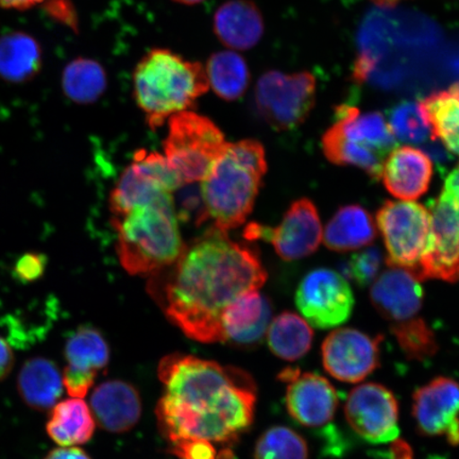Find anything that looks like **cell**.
<instances>
[{
    "mask_svg": "<svg viewBox=\"0 0 459 459\" xmlns=\"http://www.w3.org/2000/svg\"><path fill=\"white\" fill-rule=\"evenodd\" d=\"M267 171L265 149L255 140L228 143L201 180L206 218L222 231L238 228L251 214Z\"/></svg>",
    "mask_w": 459,
    "mask_h": 459,
    "instance_id": "cell-3",
    "label": "cell"
},
{
    "mask_svg": "<svg viewBox=\"0 0 459 459\" xmlns=\"http://www.w3.org/2000/svg\"><path fill=\"white\" fill-rule=\"evenodd\" d=\"M344 417L355 434L373 445L399 439V404L392 390L377 383L359 384L344 404Z\"/></svg>",
    "mask_w": 459,
    "mask_h": 459,
    "instance_id": "cell-12",
    "label": "cell"
},
{
    "mask_svg": "<svg viewBox=\"0 0 459 459\" xmlns=\"http://www.w3.org/2000/svg\"><path fill=\"white\" fill-rule=\"evenodd\" d=\"M307 440L283 426L268 429L257 439L254 459H308Z\"/></svg>",
    "mask_w": 459,
    "mask_h": 459,
    "instance_id": "cell-32",
    "label": "cell"
},
{
    "mask_svg": "<svg viewBox=\"0 0 459 459\" xmlns=\"http://www.w3.org/2000/svg\"><path fill=\"white\" fill-rule=\"evenodd\" d=\"M108 78L99 62L78 57L62 74V89L68 100L82 105L93 103L105 93Z\"/></svg>",
    "mask_w": 459,
    "mask_h": 459,
    "instance_id": "cell-31",
    "label": "cell"
},
{
    "mask_svg": "<svg viewBox=\"0 0 459 459\" xmlns=\"http://www.w3.org/2000/svg\"><path fill=\"white\" fill-rule=\"evenodd\" d=\"M441 195L459 205V164L447 175Z\"/></svg>",
    "mask_w": 459,
    "mask_h": 459,
    "instance_id": "cell-39",
    "label": "cell"
},
{
    "mask_svg": "<svg viewBox=\"0 0 459 459\" xmlns=\"http://www.w3.org/2000/svg\"><path fill=\"white\" fill-rule=\"evenodd\" d=\"M210 84L203 63L189 61L171 50L156 48L137 63L134 96L152 130L186 111H191Z\"/></svg>",
    "mask_w": 459,
    "mask_h": 459,
    "instance_id": "cell-4",
    "label": "cell"
},
{
    "mask_svg": "<svg viewBox=\"0 0 459 459\" xmlns=\"http://www.w3.org/2000/svg\"><path fill=\"white\" fill-rule=\"evenodd\" d=\"M433 171L432 160L426 152L402 146L394 148L384 160L380 179L394 197L415 201L428 192Z\"/></svg>",
    "mask_w": 459,
    "mask_h": 459,
    "instance_id": "cell-21",
    "label": "cell"
},
{
    "mask_svg": "<svg viewBox=\"0 0 459 459\" xmlns=\"http://www.w3.org/2000/svg\"><path fill=\"white\" fill-rule=\"evenodd\" d=\"M182 186L179 178L162 154L137 152L111 193L113 217L124 216L136 206L174 196L177 189Z\"/></svg>",
    "mask_w": 459,
    "mask_h": 459,
    "instance_id": "cell-10",
    "label": "cell"
},
{
    "mask_svg": "<svg viewBox=\"0 0 459 459\" xmlns=\"http://www.w3.org/2000/svg\"><path fill=\"white\" fill-rule=\"evenodd\" d=\"M388 125L395 140L411 145L435 141L419 103L404 102L395 107L390 113Z\"/></svg>",
    "mask_w": 459,
    "mask_h": 459,
    "instance_id": "cell-33",
    "label": "cell"
},
{
    "mask_svg": "<svg viewBox=\"0 0 459 459\" xmlns=\"http://www.w3.org/2000/svg\"><path fill=\"white\" fill-rule=\"evenodd\" d=\"M14 367V354L9 343L0 337V382L7 377Z\"/></svg>",
    "mask_w": 459,
    "mask_h": 459,
    "instance_id": "cell-38",
    "label": "cell"
},
{
    "mask_svg": "<svg viewBox=\"0 0 459 459\" xmlns=\"http://www.w3.org/2000/svg\"><path fill=\"white\" fill-rule=\"evenodd\" d=\"M225 134L210 118L194 111L169 120L164 140L165 158L182 186L204 179L227 146Z\"/></svg>",
    "mask_w": 459,
    "mask_h": 459,
    "instance_id": "cell-7",
    "label": "cell"
},
{
    "mask_svg": "<svg viewBox=\"0 0 459 459\" xmlns=\"http://www.w3.org/2000/svg\"><path fill=\"white\" fill-rule=\"evenodd\" d=\"M44 2L45 0H0V7L13 10H27Z\"/></svg>",
    "mask_w": 459,
    "mask_h": 459,
    "instance_id": "cell-42",
    "label": "cell"
},
{
    "mask_svg": "<svg viewBox=\"0 0 459 459\" xmlns=\"http://www.w3.org/2000/svg\"><path fill=\"white\" fill-rule=\"evenodd\" d=\"M267 343L275 357L295 361L312 348L314 333L307 321L292 312H284L272 320L266 333Z\"/></svg>",
    "mask_w": 459,
    "mask_h": 459,
    "instance_id": "cell-29",
    "label": "cell"
},
{
    "mask_svg": "<svg viewBox=\"0 0 459 459\" xmlns=\"http://www.w3.org/2000/svg\"><path fill=\"white\" fill-rule=\"evenodd\" d=\"M63 371V385L73 398L83 399L96 378L108 368L110 347L101 333L90 325L80 326L68 338Z\"/></svg>",
    "mask_w": 459,
    "mask_h": 459,
    "instance_id": "cell-18",
    "label": "cell"
},
{
    "mask_svg": "<svg viewBox=\"0 0 459 459\" xmlns=\"http://www.w3.org/2000/svg\"><path fill=\"white\" fill-rule=\"evenodd\" d=\"M46 430L60 446H78L93 437L96 421L90 406L80 398H71L57 403L50 410Z\"/></svg>",
    "mask_w": 459,
    "mask_h": 459,
    "instance_id": "cell-26",
    "label": "cell"
},
{
    "mask_svg": "<svg viewBox=\"0 0 459 459\" xmlns=\"http://www.w3.org/2000/svg\"><path fill=\"white\" fill-rule=\"evenodd\" d=\"M407 359L424 360L432 358L438 343L432 329L421 317L390 328Z\"/></svg>",
    "mask_w": 459,
    "mask_h": 459,
    "instance_id": "cell-34",
    "label": "cell"
},
{
    "mask_svg": "<svg viewBox=\"0 0 459 459\" xmlns=\"http://www.w3.org/2000/svg\"><path fill=\"white\" fill-rule=\"evenodd\" d=\"M382 265L381 250L376 247H370L350 258L349 273L355 283L360 287H366L375 282L380 275Z\"/></svg>",
    "mask_w": 459,
    "mask_h": 459,
    "instance_id": "cell-35",
    "label": "cell"
},
{
    "mask_svg": "<svg viewBox=\"0 0 459 459\" xmlns=\"http://www.w3.org/2000/svg\"><path fill=\"white\" fill-rule=\"evenodd\" d=\"M316 88L311 73L267 72L255 86L256 110L273 130L296 129L313 111Z\"/></svg>",
    "mask_w": 459,
    "mask_h": 459,
    "instance_id": "cell-8",
    "label": "cell"
},
{
    "mask_svg": "<svg viewBox=\"0 0 459 459\" xmlns=\"http://www.w3.org/2000/svg\"><path fill=\"white\" fill-rule=\"evenodd\" d=\"M171 2H175L177 4H185V5H195L204 3V0H171Z\"/></svg>",
    "mask_w": 459,
    "mask_h": 459,
    "instance_id": "cell-44",
    "label": "cell"
},
{
    "mask_svg": "<svg viewBox=\"0 0 459 459\" xmlns=\"http://www.w3.org/2000/svg\"><path fill=\"white\" fill-rule=\"evenodd\" d=\"M272 320L271 301L258 290L245 292L222 313L223 342L238 349H254L266 336Z\"/></svg>",
    "mask_w": 459,
    "mask_h": 459,
    "instance_id": "cell-20",
    "label": "cell"
},
{
    "mask_svg": "<svg viewBox=\"0 0 459 459\" xmlns=\"http://www.w3.org/2000/svg\"><path fill=\"white\" fill-rule=\"evenodd\" d=\"M380 342L381 337L357 329L333 331L321 347L325 371L337 381L363 382L380 366Z\"/></svg>",
    "mask_w": 459,
    "mask_h": 459,
    "instance_id": "cell-15",
    "label": "cell"
},
{
    "mask_svg": "<svg viewBox=\"0 0 459 459\" xmlns=\"http://www.w3.org/2000/svg\"><path fill=\"white\" fill-rule=\"evenodd\" d=\"M377 225L385 243L388 266L417 275L429 239V211L415 201H386L377 211Z\"/></svg>",
    "mask_w": 459,
    "mask_h": 459,
    "instance_id": "cell-9",
    "label": "cell"
},
{
    "mask_svg": "<svg viewBox=\"0 0 459 459\" xmlns=\"http://www.w3.org/2000/svg\"><path fill=\"white\" fill-rule=\"evenodd\" d=\"M429 214V239L419 263L417 277L420 281L456 282L459 280V205L440 194L430 205Z\"/></svg>",
    "mask_w": 459,
    "mask_h": 459,
    "instance_id": "cell-14",
    "label": "cell"
},
{
    "mask_svg": "<svg viewBox=\"0 0 459 459\" xmlns=\"http://www.w3.org/2000/svg\"><path fill=\"white\" fill-rule=\"evenodd\" d=\"M90 409L100 428L108 433L124 434L139 423L143 407L139 390L130 383L113 380L95 388Z\"/></svg>",
    "mask_w": 459,
    "mask_h": 459,
    "instance_id": "cell-22",
    "label": "cell"
},
{
    "mask_svg": "<svg viewBox=\"0 0 459 459\" xmlns=\"http://www.w3.org/2000/svg\"><path fill=\"white\" fill-rule=\"evenodd\" d=\"M296 304L309 325L326 330L346 323L353 311L354 297L342 274L317 268L301 281Z\"/></svg>",
    "mask_w": 459,
    "mask_h": 459,
    "instance_id": "cell-11",
    "label": "cell"
},
{
    "mask_svg": "<svg viewBox=\"0 0 459 459\" xmlns=\"http://www.w3.org/2000/svg\"><path fill=\"white\" fill-rule=\"evenodd\" d=\"M421 281L407 269L389 266L370 290L373 307L392 326L404 325L421 317L423 290Z\"/></svg>",
    "mask_w": 459,
    "mask_h": 459,
    "instance_id": "cell-19",
    "label": "cell"
},
{
    "mask_svg": "<svg viewBox=\"0 0 459 459\" xmlns=\"http://www.w3.org/2000/svg\"><path fill=\"white\" fill-rule=\"evenodd\" d=\"M279 377L286 385L287 411L296 422L307 428H321L334 419L338 395L328 378L295 368L284 369Z\"/></svg>",
    "mask_w": 459,
    "mask_h": 459,
    "instance_id": "cell-17",
    "label": "cell"
},
{
    "mask_svg": "<svg viewBox=\"0 0 459 459\" xmlns=\"http://www.w3.org/2000/svg\"><path fill=\"white\" fill-rule=\"evenodd\" d=\"M371 2L380 5V7H394V5L403 2V0H371Z\"/></svg>",
    "mask_w": 459,
    "mask_h": 459,
    "instance_id": "cell-43",
    "label": "cell"
},
{
    "mask_svg": "<svg viewBox=\"0 0 459 459\" xmlns=\"http://www.w3.org/2000/svg\"><path fill=\"white\" fill-rule=\"evenodd\" d=\"M244 237L248 240L262 239L272 244L285 261L301 260L314 254L323 240V226L317 209L311 200H296L287 210L277 227L250 223Z\"/></svg>",
    "mask_w": 459,
    "mask_h": 459,
    "instance_id": "cell-13",
    "label": "cell"
},
{
    "mask_svg": "<svg viewBox=\"0 0 459 459\" xmlns=\"http://www.w3.org/2000/svg\"><path fill=\"white\" fill-rule=\"evenodd\" d=\"M210 89L220 99L235 101L245 95L250 84V71L237 51H220L210 56L205 65Z\"/></svg>",
    "mask_w": 459,
    "mask_h": 459,
    "instance_id": "cell-30",
    "label": "cell"
},
{
    "mask_svg": "<svg viewBox=\"0 0 459 459\" xmlns=\"http://www.w3.org/2000/svg\"><path fill=\"white\" fill-rule=\"evenodd\" d=\"M392 459H414L410 445L404 440H394L392 443Z\"/></svg>",
    "mask_w": 459,
    "mask_h": 459,
    "instance_id": "cell-41",
    "label": "cell"
},
{
    "mask_svg": "<svg viewBox=\"0 0 459 459\" xmlns=\"http://www.w3.org/2000/svg\"><path fill=\"white\" fill-rule=\"evenodd\" d=\"M42 67V49L37 39L22 32L0 38V77L22 83L37 76Z\"/></svg>",
    "mask_w": 459,
    "mask_h": 459,
    "instance_id": "cell-27",
    "label": "cell"
},
{
    "mask_svg": "<svg viewBox=\"0 0 459 459\" xmlns=\"http://www.w3.org/2000/svg\"><path fill=\"white\" fill-rule=\"evenodd\" d=\"M44 459H91V456L78 446H60L50 451Z\"/></svg>",
    "mask_w": 459,
    "mask_h": 459,
    "instance_id": "cell-40",
    "label": "cell"
},
{
    "mask_svg": "<svg viewBox=\"0 0 459 459\" xmlns=\"http://www.w3.org/2000/svg\"><path fill=\"white\" fill-rule=\"evenodd\" d=\"M112 225L119 262L132 275L152 277L172 265L185 249L174 196L113 217Z\"/></svg>",
    "mask_w": 459,
    "mask_h": 459,
    "instance_id": "cell-5",
    "label": "cell"
},
{
    "mask_svg": "<svg viewBox=\"0 0 459 459\" xmlns=\"http://www.w3.org/2000/svg\"><path fill=\"white\" fill-rule=\"evenodd\" d=\"M20 397L32 410L50 411L61 398L65 385L59 368L46 358H32L22 365L17 377Z\"/></svg>",
    "mask_w": 459,
    "mask_h": 459,
    "instance_id": "cell-24",
    "label": "cell"
},
{
    "mask_svg": "<svg viewBox=\"0 0 459 459\" xmlns=\"http://www.w3.org/2000/svg\"><path fill=\"white\" fill-rule=\"evenodd\" d=\"M169 450L179 459H235L234 453L222 451L214 445L199 441L169 446Z\"/></svg>",
    "mask_w": 459,
    "mask_h": 459,
    "instance_id": "cell-36",
    "label": "cell"
},
{
    "mask_svg": "<svg viewBox=\"0 0 459 459\" xmlns=\"http://www.w3.org/2000/svg\"><path fill=\"white\" fill-rule=\"evenodd\" d=\"M264 19L251 0H229L217 9L213 19L215 36L230 50H248L261 41Z\"/></svg>",
    "mask_w": 459,
    "mask_h": 459,
    "instance_id": "cell-23",
    "label": "cell"
},
{
    "mask_svg": "<svg viewBox=\"0 0 459 459\" xmlns=\"http://www.w3.org/2000/svg\"><path fill=\"white\" fill-rule=\"evenodd\" d=\"M412 417L418 432L459 446V383L437 377L412 394Z\"/></svg>",
    "mask_w": 459,
    "mask_h": 459,
    "instance_id": "cell-16",
    "label": "cell"
},
{
    "mask_svg": "<svg viewBox=\"0 0 459 459\" xmlns=\"http://www.w3.org/2000/svg\"><path fill=\"white\" fill-rule=\"evenodd\" d=\"M394 148L397 140L381 113L361 112L347 105L336 108V122L323 136L324 153L330 162L354 166L376 180Z\"/></svg>",
    "mask_w": 459,
    "mask_h": 459,
    "instance_id": "cell-6",
    "label": "cell"
},
{
    "mask_svg": "<svg viewBox=\"0 0 459 459\" xmlns=\"http://www.w3.org/2000/svg\"><path fill=\"white\" fill-rule=\"evenodd\" d=\"M46 266H48V257L42 254L30 252L17 260L13 273L17 281H21L22 283H30L42 278Z\"/></svg>",
    "mask_w": 459,
    "mask_h": 459,
    "instance_id": "cell-37",
    "label": "cell"
},
{
    "mask_svg": "<svg viewBox=\"0 0 459 459\" xmlns=\"http://www.w3.org/2000/svg\"><path fill=\"white\" fill-rule=\"evenodd\" d=\"M375 221L359 204L344 205L328 222L323 235L324 243L329 249L346 252L364 248L377 238Z\"/></svg>",
    "mask_w": 459,
    "mask_h": 459,
    "instance_id": "cell-25",
    "label": "cell"
},
{
    "mask_svg": "<svg viewBox=\"0 0 459 459\" xmlns=\"http://www.w3.org/2000/svg\"><path fill=\"white\" fill-rule=\"evenodd\" d=\"M419 106L434 140H439L447 151L459 156V85L435 91Z\"/></svg>",
    "mask_w": 459,
    "mask_h": 459,
    "instance_id": "cell-28",
    "label": "cell"
},
{
    "mask_svg": "<svg viewBox=\"0 0 459 459\" xmlns=\"http://www.w3.org/2000/svg\"><path fill=\"white\" fill-rule=\"evenodd\" d=\"M267 273L255 250L213 227L185 246L178 260L148 285L166 317L203 343L223 342L221 316L239 296L258 290Z\"/></svg>",
    "mask_w": 459,
    "mask_h": 459,
    "instance_id": "cell-1",
    "label": "cell"
},
{
    "mask_svg": "<svg viewBox=\"0 0 459 459\" xmlns=\"http://www.w3.org/2000/svg\"><path fill=\"white\" fill-rule=\"evenodd\" d=\"M158 376L164 394L156 415L169 446L199 441L234 453L255 421L254 377L238 367L182 353L160 359Z\"/></svg>",
    "mask_w": 459,
    "mask_h": 459,
    "instance_id": "cell-2",
    "label": "cell"
}]
</instances>
